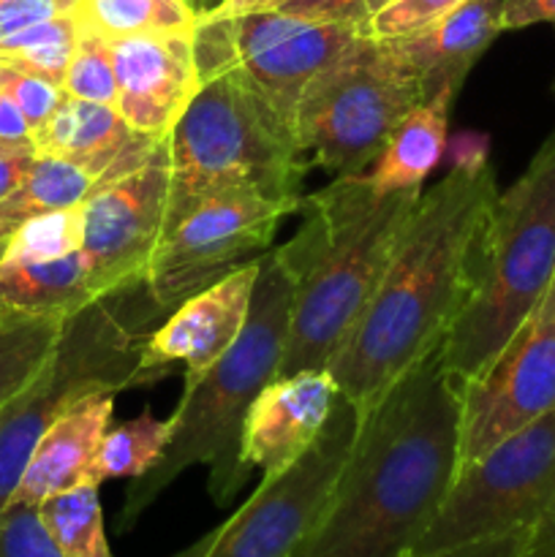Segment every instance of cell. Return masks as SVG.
<instances>
[{
    "label": "cell",
    "mask_w": 555,
    "mask_h": 557,
    "mask_svg": "<svg viewBox=\"0 0 555 557\" xmlns=\"http://www.w3.org/2000/svg\"><path fill=\"white\" fill-rule=\"evenodd\" d=\"M553 504L555 411H547L457 471L439 515L408 557H433L522 531Z\"/></svg>",
    "instance_id": "9"
},
{
    "label": "cell",
    "mask_w": 555,
    "mask_h": 557,
    "mask_svg": "<svg viewBox=\"0 0 555 557\" xmlns=\"http://www.w3.org/2000/svg\"><path fill=\"white\" fill-rule=\"evenodd\" d=\"M419 103L417 82L390 44L365 30L305 87L294 120L299 150L335 177L365 174Z\"/></svg>",
    "instance_id": "8"
},
{
    "label": "cell",
    "mask_w": 555,
    "mask_h": 557,
    "mask_svg": "<svg viewBox=\"0 0 555 557\" xmlns=\"http://www.w3.org/2000/svg\"><path fill=\"white\" fill-rule=\"evenodd\" d=\"M294 281L267 250L259 261L248 321L226 354L194 384H185L172 413V438L152 471L134 479L118 515L120 531H131L158 495L190 466L210 468V495L229 506L254 468L243 460V430L259 392L278 379L292 324Z\"/></svg>",
    "instance_id": "4"
},
{
    "label": "cell",
    "mask_w": 555,
    "mask_h": 557,
    "mask_svg": "<svg viewBox=\"0 0 555 557\" xmlns=\"http://www.w3.org/2000/svg\"><path fill=\"white\" fill-rule=\"evenodd\" d=\"M98 185L101 183L76 163L54 156H38L27 177L20 183V188L9 199L0 201V221L16 228L33 215L74 210V207H82L90 199Z\"/></svg>",
    "instance_id": "24"
},
{
    "label": "cell",
    "mask_w": 555,
    "mask_h": 557,
    "mask_svg": "<svg viewBox=\"0 0 555 557\" xmlns=\"http://www.w3.org/2000/svg\"><path fill=\"white\" fill-rule=\"evenodd\" d=\"M308 166L294 125L256 82L239 69L221 71L201 82L169 134L166 226L215 194L303 199Z\"/></svg>",
    "instance_id": "5"
},
{
    "label": "cell",
    "mask_w": 555,
    "mask_h": 557,
    "mask_svg": "<svg viewBox=\"0 0 555 557\" xmlns=\"http://www.w3.org/2000/svg\"><path fill=\"white\" fill-rule=\"evenodd\" d=\"M76 44H79V22L74 14H60L3 38L0 63L63 85Z\"/></svg>",
    "instance_id": "28"
},
{
    "label": "cell",
    "mask_w": 555,
    "mask_h": 557,
    "mask_svg": "<svg viewBox=\"0 0 555 557\" xmlns=\"http://www.w3.org/2000/svg\"><path fill=\"white\" fill-rule=\"evenodd\" d=\"M259 261H248L223 281L185 299L147 335L141 351V386L158 384L177 368H183L185 384H194L232 348L248 321Z\"/></svg>",
    "instance_id": "15"
},
{
    "label": "cell",
    "mask_w": 555,
    "mask_h": 557,
    "mask_svg": "<svg viewBox=\"0 0 555 557\" xmlns=\"http://www.w3.org/2000/svg\"><path fill=\"white\" fill-rule=\"evenodd\" d=\"M185 3H188L190 9H194L196 14H199V20H201V16H210L212 11L221 9L223 0H185Z\"/></svg>",
    "instance_id": "43"
},
{
    "label": "cell",
    "mask_w": 555,
    "mask_h": 557,
    "mask_svg": "<svg viewBox=\"0 0 555 557\" xmlns=\"http://www.w3.org/2000/svg\"><path fill=\"white\" fill-rule=\"evenodd\" d=\"M118 82V112L131 128L169 139L199 92L194 33H152L109 41Z\"/></svg>",
    "instance_id": "16"
},
{
    "label": "cell",
    "mask_w": 555,
    "mask_h": 557,
    "mask_svg": "<svg viewBox=\"0 0 555 557\" xmlns=\"http://www.w3.org/2000/svg\"><path fill=\"white\" fill-rule=\"evenodd\" d=\"M462 386L444 343L406 370L359 424L313 528L288 557H408L460 462Z\"/></svg>",
    "instance_id": "1"
},
{
    "label": "cell",
    "mask_w": 555,
    "mask_h": 557,
    "mask_svg": "<svg viewBox=\"0 0 555 557\" xmlns=\"http://www.w3.org/2000/svg\"><path fill=\"white\" fill-rule=\"evenodd\" d=\"M38 520L63 557H114L103 531L98 484L82 482L36 506Z\"/></svg>",
    "instance_id": "26"
},
{
    "label": "cell",
    "mask_w": 555,
    "mask_h": 557,
    "mask_svg": "<svg viewBox=\"0 0 555 557\" xmlns=\"http://www.w3.org/2000/svg\"><path fill=\"white\" fill-rule=\"evenodd\" d=\"M169 158L98 185L82 205V253L98 294L145 283L166 226Z\"/></svg>",
    "instance_id": "14"
},
{
    "label": "cell",
    "mask_w": 555,
    "mask_h": 557,
    "mask_svg": "<svg viewBox=\"0 0 555 557\" xmlns=\"http://www.w3.org/2000/svg\"><path fill=\"white\" fill-rule=\"evenodd\" d=\"M0 139L5 141L33 139L25 114H22V109L16 107V101L3 90V87H0Z\"/></svg>",
    "instance_id": "41"
},
{
    "label": "cell",
    "mask_w": 555,
    "mask_h": 557,
    "mask_svg": "<svg viewBox=\"0 0 555 557\" xmlns=\"http://www.w3.org/2000/svg\"><path fill=\"white\" fill-rule=\"evenodd\" d=\"M362 411L337 395L319 438L283 471L261 476L259 490L207 536L172 557H288L324 509L337 473L357 441Z\"/></svg>",
    "instance_id": "10"
},
{
    "label": "cell",
    "mask_w": 555,
    "mask_h": 557,
    "mask_svg": "<svg viewBox=\"0 0 555 557\" xmlns=\"http://www.w3.org/2000/svg\"><path fill=\"white\" fill-rule=\"evenodd\" d=\"M488 147L490 139L484 134H473V131L457 134L449 147V163L452 166H482L488 163Z\"/></svg>",
    "instance_id": "40"
},
{
    "label": "cell",
    "mask_w": 555,
    "mask_h": 557,
    "mask_svg": "<svg viewBox=\"0 0 555 557\" xmlns=\"http://www.w3.org/2000/svg\"><path fill=\"white\" fill-rule=\"evenodd\" d=\"M495 199L498 180L488 161L452 166L414 205L373 299L326 364L362 417L411 364L444 343L471 299Z\"/></svg>",
    "instance_id": "2"
},
{
    "label": "cell",
    "mask_w": 555,
    "mask_h": 557,
    "mask_svg": "<svg viewBox=\"0 0 555 557\" xmlns=\"http://www.w3.org/2000/svg\"><path fill=\"white\" fill-rule=\"evenodd\" d=\"M368 30L357 20H303L283 11L201 16L194 27L199 79L239 69L294 125L299 98L316 74Z\"/></svg>",
    "instance_id": "11"
},
{
    "label": "cell",
    "mask_w": 555,
    "mask_h": 557,
    "mask_svg": "<svg viewBox=\"0 0 555 557\" xmlns=\"http://www.w3.org/2000/svg\"><path fill=\"white\" fill-rule=\"evenodd\" d=\"M553 92H555V82H553Z\"/></svg>",
    "instance_id": "46"
},
{
    "label": "cell",
    "mask_w": 555,
    "mask_h": 557,
    "mask_svg": "<svg viewBox=\"0 0 555 557\" xmlns=\"http://www.w3.org/2000/svg\"><path fill=\"white\" fill-rule=\"evenodd\" d=\"M82 248V207L22 221L5 239L0 261H52Z\"/></svg>",
    "instance_id": "29"
},
{
    "label": "cell",
    "mask_w": 555,
    "mask_h": 557,
    "mask_svg": "<svg viewBox=\"0 0 555 557\" xmlns=\"http://www.w3.org/2000/svg\"><path fill=\"white\" fill-rule=\"evenodd\" d=\"M286 0H223V5L218 11H212L210 16H234V14H248V11H272L281 9Z\"/></svg>",
    "instance_id": "42"
},
{
    "label": "cell",
    "mask_w": 555,
    "mask_h": 557,
    "mask_svg": "<svg viewBox=\"0 0 555 557\" xmlns=\"http://www.w3.org/2000/svg\"><path fill=\"white\" fill-rule=\"evenodd\" d=\"M38 156H54L87 169L98 183L169 158V139L131 128L114 107L65 96L49 123L33 136Z\"/></svg>",
    "instance_id": "18"
},
{
    "label": "cell",
    "mask_w": 555,
    "mask_h": 557,
    "mask_svg": "<svg viewBox=\"0 0 555 557\" xmlns=\"http://www.w3.org/2000/svg\"><path fill=\"white\" fill-rule=\"evenodd\" d=\"M337 389L330 370H303L272 379L250 406L243 430V460L264 476L292 466L330 419Z\"/></svg>",
    "instance_id": "17"
},
{
    "label": "cell",
    "mask_w": 555,
    "mask_h": 557,
    "mask_svg": "<svg viewBox=\"0 0 555 557\" xmlns=\"http://www.w3.org/2000/svg\"><path fill=\"white\" fill-rule=\"evenodd\" d=\"M14 232V228L9 226V223L5 221H0V250H3V245H5V239H9V234Z\"/></svg>",
    "instance_id": "45"
},
{
    "label": "cell",
    "mask_w": 555,
    "mask_h": 557,
    "mask_svg": "<svg viewBox=\"0 0 555 557\" xmlns=\"http://www.w3.org/2000/svg\"><path fill=\"white\" fill-rule=\"evenodd\" d=\"M522 547H526V528L504 533V536L462 544V547L446 549V553L433 557H522Z\"/></svg>",
    "instance_id": "37"
},
{
    "label": "cell",
    "mask_w": 555,
    "mask_h": 557,
    "mask_svg": "<svg viewBox=\"0 0 555 557\" xmlns=\"http://www.w3.org/2000/svg\"><path fill=\"white\" fill-rule=\"evenodd\" d=\"M392 0H362V14H365V22L370 20V16L373 14H379L381 9H384V5H390Z\"/></svg>",
    "instance_id": "44"
},
{
    "label": "cell",
    "mask_w": 555,
    "mask_h": 557,
    "mask_svg": "<svg viewBox=\"0 0 555 557\" xmlns=\"http://www.w3.org/2000/svg\"><path fill=\"white\" fill-rule=\"evenodd\" d=\"M76 0H0V41L60 14H74Z\"/></svg>",
    "instance_id": "34"
},
{
    "label": "cell",
    "mask_w": 555,
    "mask_h": 557,
    "mask_svg": "<svg viewBox=\"0 0 555 557\" xmlns=\"http://www.w3.org/2000/svg\"><path fill=\"white\" fill-rule=\"evenodd\" d=\"M79 30L114 41L125 36L194 33L199 14L185 0H76Z\"/></svg>",
    "instance_id": "23"
},
{
    "label": "cell",
    "mask_w": 555,
    "mask_h": 557,
    "mask_svg": "<svg viewBox=\"0 0 555 557\" xmlns=\"http://www.w3.org/2000/svg\"><path fill=\"white\" fill-rule=\"evenodd\" d=\"M501 11L504 0H466L446 16L408 36L381 41L390 44L403 69L414 76L422 103L439 92L457 98L477 60L504 33Z\"/></svg>",
    "instance_id": "19"
},
{
    "label": "cell",
    "mask_w": 555,
    "mask_h": 557,
    "mask_svg": "<svg viewBox=\"0 0 555 557\" xmlns=\"http://www.w3.org/2000/svg\"><path fill=\"white\" fill-rule=\"evenodd\" d=\"M156 308L145 283L120 286L65 315L36 379L0 408V515L41 435L82 400L141 386V351Z\"/></svg>",
    "instance_id": "7"
},
{
    "label": "cell",
    "mask_w": 555,
    "mask_h": 557,
    "mask_svg": "<svg viewBox=\"0 0 555 557\" xmlns=\"http://www.w3.org/2000/svg\"><path fill=\"white\" fill-rule=\"evenodd\" d=\"M419 196L422 188L379 190L368 172L303 196L297 234L272 248L294 281L278 379L326 370L373 299Z\"/></svg>",
    "instance_id": "3"
},
{
    "label": "cell",
    "mask_w": 555,
    "mask_h": 557,
    "mask_svg": "<svg viewBox=\"0 0 555 557\" xmlns=\"http://www.w3.org/2000/svg\"><path fill=\"white\" fill-rule=\"evenodd\" d=\"M0 557H63V553L38 520L36 506H9L0 515Z\"/></svg>",
    "instance_id": "32"
},
{
    "label": "cell",
    "mask_w": 555,
    "mask_h": 557,
    "mask_svg": "<svg viewBox=\"0 0 555 557\" xmlns=\"http://www.w3.org/2000/svg\"><path fill=\"white\" fill-rule=\"evenodd\" d=\"M547 411H555V277L498 357L462 386L457 471Z\"/></svg>",
    "instance_id": "13"
},
{
    "label": "cell",
    "mask_w": 555,
    "mask_h": 557,
    "mask_svg": "<svg viewBox=\"0 0 555 557\" xmlns=\"http://www.w3.org/2000/svg\"><path fill=\"white\" fill-rule=\"evenodd\" d=\"M303 199H264L232 190L196 201L161 234L145 286L163 313L223 281L248 261L261 259L278 226L299 212Z\"/></svg>",
    "instance_id": "12"
},
{
    "label": "cell",
    "mask_w": 555,
    "mask_h": 557,
    "mask_svg": "<svg viewBox=\"0 0 555 557\" xmlns=\"http://www.w3.org/2000/svg\"><path fill=\"white\" fill-rule=\"evenodd\" d=\"M0 87H3V90L14 98L16 107L22 109L33 136L49 123V117L58 112V107L65 98L63 85H54V82L44 79V76L27 74V71L11 69V65L3 63H0Z\"/></svg>",
    "instance_id": "31"
},
{
    "label": "cell",
    "mask_w": 555,
    "mask_h": 557,
    "mask_svg": "<svg viewBox=\"0 0 555 557\" xmlns=\"http://www.w3.org/2000/svg\"><path fill=\"white\" fill-rule=\"evenodd\" d=\"M555 277V131L495 199L479 245L477 288L444 337L460 386L484 373Z\"/></svg>",
    "instance_id": "6"
},
{
    "label": "cell",
    "mask_w": 555,
    "mask_h": 557,
    "mask_svg": "<svg viewBox=\"0 0 555 557\" xmlns=\"http://www.w3.org/2000/svg\"><path fill=\"white\" fill-rule=\"evenodd\" d=\"M63 319L0 313V408L20 395L58 343Z\"/></svg>",
    "instance_id": "27"
},
{
    "label": "cell",
    "mask_w": 555,
    "mask_h": 557,
    "mask_svg": "<svg viewBox=\"0 0 555 557\" xmlns=\"http://www.w3.org/2000/svg\"><path fill=\"white\" fill-rule=\"evenodd\" d=\"M169 438H172V417L158 419L150 408L123 424H109L98 444L90 466V482L103 484L112 479H139L158 466Z\"/></svg>",
    "instance_id": "25"
},
{
    "label": "cell",
    "mask_w": 555,
    "mask_h": 557,
    "mask_svg": "<svg viewBox=\"0 0 555 557\" xmlns=\"http://www.w3.org/2000/svg\"><path fill=\"white\" fill-rule=\"evenodd\" d=\"M278 11L303 20H357L365 22L362 0H286Z\"/></svg>",
    "instance_id": "36"
},
{
    "label": "cell",
    "mask_w": 555,
    "mask_h": 557,
    "mask_svg": "<svg viewBox=\"0 0 555 557\" xmlns=\"http://www.w3.org/2000/svg\"><path fill=\"white\" fill-rule=\"evenodd\" d=\"M114 395L90 397L58 419L33 449L9 506H38L63 490L90 482V466L112 424Z\"/></svg>",
    "instance_id": "20"
},
{
    "label": "cell",
    "mask_w": 555,
    "mask_h": 557,
    "mask_svg": "<svg viewBox=\"0 0 555 557\" xmlns=\"http://www.w3.org/2000/svg\"><path fill=\"white\" fill-rule=\"evenodd\" d=\"M522 557H555V504L526 528V547Z\"/></svg>",
    "instance_id": "39"
},
{
    "label": "cell",
    "mask_w": 555,
    "mask_h": 557,
    "mask_svg": "<svg viewBox=\"0 0 555 557\" xmlns=\"http://www.w3.org/2000/svg\"><path fill=\"white\" fill-rule=\"evenodd\" d=\"M63 90L71 98L118 109V82H114L112 49L107 38L79 30V44L65 71Z\"/></svg>",
    "instance_id": "30"
},
{
    "label": "cell",
    "mask_w": 555,
    "mask_h": 557,
    "mask_svg": "<svg viewBox=\"0 0 555 557\" xmlns=\"http://www.w3.org/2000/svg\"><path fill=\"white\" fill-rule=\"evenodd\" d=\"M96 297L82 248L52 261H0V313L65 319Z\"/></svg>",
    "instance_id": "21"
},
{
    "label": "cell",
    "mask_w": 555,
    "mask_h": 557,
    "mask_svg": "<svg viewBox=\"0 0 555 557\" xmlns=\"http://www.w3.org/2000/svg\"><path fill=\"white\" fill-rule=\"evenodd\" d=\"M550 22L555 27V0H504L501 27L520 30V27Z\"/></svg>",
    "instance_id": "38"
},
{
    "label": "cell",
    "mask_w": 555,
    "mask_h": 557,
    "mask_svg": "<svg viewBox=\"0 0 555 557\" xmlns=\"http://www.w3.org/2000/svg\"><path fill=\"white\" fill-rule=\"evenodd\" d=\"M466 0H392L390 5L370 16L365 25L373 38H397L441 20Z\"/></svg>",
    "instance_id": "33"
},
{
    "label": "cell",
    "mask_w": 555,
    "mask_h": 557,
    "mask_svg": "<svg viewBox=\"0 0 555 557\" xmlns=\"http://www.w3.org/2000/svg\"><path fill=\"white\" fill-rule=\"evenodd\" d=\"M455 96L439 92L428 103L414 107L386 139L384 150L368 169V180L379 190L422 188L424 177L433 172L444 158L446 131Z\"/></svg>",
    "instance_id": "22"
},
{
    "label": "cell",
    "mask_w": 555,
    "mask_h": 557,
    "mask_svg": "<svg viewBox=\"0 0 555 557\" xmlns=\"http://www.w3.org/2000/svg\"><path fill=\"white\" fill-rule=\"evenodd\" d=\"M38 150L33 139L27 141H5L0 139V201L9 199L22 180L27 177L30 166L36 163Z\"/></svg>",
    "instance_id": "35"
}]
</instances>
